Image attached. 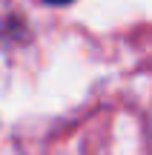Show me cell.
Wrapping results in <instances>:
<instances>
[{
	"mask_svg": "<svg viewBox=\"0 0 152 155\" xmlns=\"http://www.w3.org/2000/svg\"><path fill=\"white\" fill-rule=\"evenodd\" d=\"M46 3H52V6H63V3H72V0H46Z\"/></svg>",
	"mask_w": 152,
	"mask_h": 155,
	"instance_id": "6da1fadb",
	"label": "cell"
}]
</instances>
